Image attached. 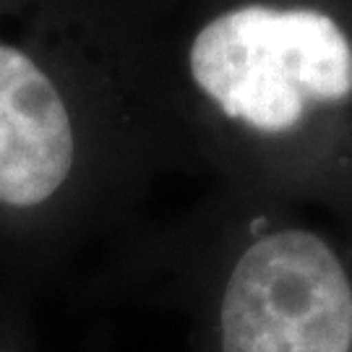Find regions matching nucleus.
Returning a JSON list of instances; mask_svg holds the SVG:
<instances>
[{"instance_id":"nucleus-1","label":"nucleus","mask_w":352,"mask_h":352,"mask_svg":"<svg viewBox=\"0 0 352 352\" xmlns=\"http://www.w3.org/2000/svg\"><path fill=\"white\" fill-rule=\"evenodd\" d=\"M177 289L199 352H352V240L256 212Z\"/></svg>"},{"instance_id":"nucleus-2","label":"nucleus","mask_w":352,"mask_h":352,"mask_svg":"<svg viewBox=\"0 0 352 352\" xmlns=\"http://www.w3.org/2000/svg\"><path fill=\"white\" fill-rule=\"evenodd\" d=\"M190 78L227 126L266 144H292L321 110L352 102V45L321 11L235 8L190 45Z\"/></svg>"},{"instance_id":"nucleus-3","label":"nucleus","mask_w":352,"mask_h":352,"mask_svg":"<svg viewBox=\"0 0 352 352\" xmlns=\"http://www.w3.org/2000/svg\"><path fill=\"white\" fill-rule=\"evenodd\" d=\"M74 164L76 131L60 91L29 55L0 42V204L50 201Z\"/></svg>"}]
</instances>
